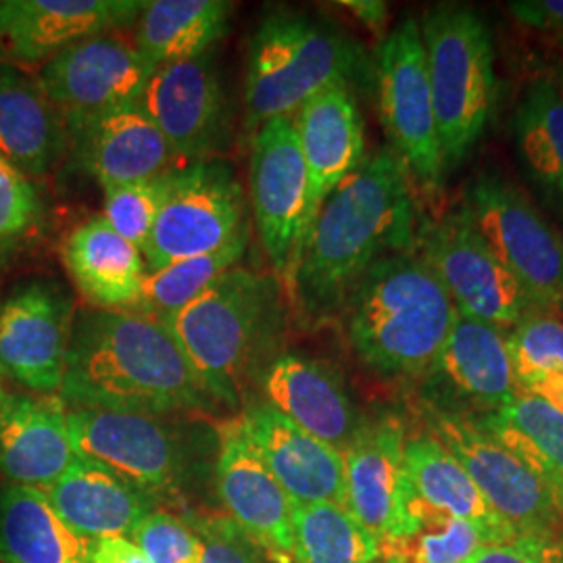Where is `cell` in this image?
Returning <instances> with one entry per match:
<instances>
[{
	"instance_id": "cell-30",
	"label": "cell",
	"mask_w": 563,
	"mask_h": 563,
	"mask_svg": "<svg viewBox=\"0 0 563 563\" xmlns=\"http://www.w3.org/2000/svg\"><path fill=\"white\" fill-rule=\"evenodd\" d=\"M0 563H90V541L60 518L44 490L4 483Z\"/></svg>"
},
{
	"instance_id": "cell-25",
	"label": "cell",
	"mask_w": 563,
	"mask_h": 563,
	"mask_svg": "<svg viewBox=\"0 0 563 563\" xmlns=\"http://www.w3.org/2000/svg\"><path fill=\"white\" fill-rule=\"evenodd\" d=\"M46 499L84 539L128 537L159 504L111 467L80 455L59 481L44 488Z\"/></svg>"
},
{
	"instance_id": "cell-24",
	"label": "cell",
	"mask_w": 563,
	"mask_h": 563,
	"mask_svg": "<svg viewBox=\"0 0 563 563\" xmlns=\"http://www.w3.org/2000/svg\"><path fill=\"white\" fill-rule=\"evenodd\" d=\"M311 186V223L323 201L365 162L363 121L349 84H336L292 115Z\"/></svg>"
},
{
	"instance_id": "cell-33",
	"label": "cell",
	"mask_w": 563,
	"mask_h": 563,
	"mask_svg": "<svg viewBox=\"0 0 563 563\" xmlns=\"http://www.w3.org/2000/svg\"><path fill=\"white\" fill-rule=\"evenodd\" d=\"M522 163L551 201L563 207V95L551 80H534L514 118Z\"/></svg>"
},
{
	"instance_id": "cell-17",
	"label": "cell",
	"mask_w": 563,
	"mask_h": 563,
	"mask_svg": "<svg viewBox=\"0 0 563 563\" xmlns=\"http://www.w3.org/2000/svg\"><path fill=\"white\" fill-rule=\"evenodd\" d=\"M405 439L397 416L363 418L362 428L342 453L346 509L380 544L401 541L418 526L405 476Z\"/></svg>"
},
{
	"instance_id": "cell-10",
	"label": "cell",
	"mask_w": 563,
	"mask_h": 563,
	"mask_svg": "<svg viewBox=\"0 0 563 563\" xmlns=\"http://www.w3.org/2000/svg\"><path fill=\"white\" fill-rule=\"evenodd\" d=\"M430 432L457 457L486 504L516 534H558L563 516L537 474L476 416L430 405Z\"/></svg>"
},
{
	"instance_id": "cell-42",
	"label": "cell",
	"mask_w": 563,
	"mask_h": 563,
	"mask_svg": "<svg viewBox=\"0 0 563 563\" xmlns=\"http://www.w3.org/2000/svg\"><path fill=\"white\" fill-rule=\"evenodd\" d=\"M467 563H563V532L518 534L505 543H486Z\"/></svg>"
},
{
	"instance_id": "cell-8",
	"label": "cell",
	"mask_w": 563,
	"mask_h": 563,
	"mask_svg": "<svg viewBox=\"0 0 563 563\" xmlns=\"http://www.w3.org/2000/svg\"><path fill=\"white\" fill-rule=\"evenodd\" d=\"M460 209L541 311L563 307V236L514 184L481 174L465 188Z\"/></svg>"
},
{
	"instance_id": "cell-48",
	"label": "cell",
	"mask_w": 563,
	"mask_h": 563,
	"mask_svg": "<svg viewBox=\"0 0 563 563\" xmlns=\"http://www.w3.org/2000/svg\"><path fill=\"white\" fill-rule=\"evenodd\" d=\"M555 84H558V88H560V92H562L563 95V71L562 74H560V78H558V81H555Z\"/></svg>"
},
{
	"instance_id": "cell-16",
	"label": "cell",
	"mask_w": 563,
	"mask_h": 563,
	"mask_svg": "<svg viewBox=\"0 0 563 563\" xmlns=\"http://www.w3.org/2000/svg\"><path fill=\"white\" fill-rule=\"evenodd\" d=\"M71 299L53 282H27L0 301V372L36 395L60 390L74 332Z\"/></svg>"
},
{
	"instance_id": "cell-2",
	"label": "cell",
	"mask_w": 563,
	"mask_h": 563,
	"mask_svg": "<svg viewBox=\"0 0 563 563\" xmlns=\"http://www.w3.org/2000/svg\"><path fill=\"white\" fill-rule=\"evenodd\" d=\"M59 399L67 409L220 411L167 325L139 309H97L76 318Z\"/></svg>"
},
{
	"instance_id": "cell-15",
	"label": "cell",
	"mask_w": 563,
	"mask_h": 563,
	"mask_svg": "<svg viewBox=\"0 0 563 563\" xmlns=\"http://www.w3.org/2000/svg\"><path fill=\"white\" fill-rule=\"evenodd\" d=\"M141 104L176 159H218L230 142V109L213 53L157 67Z\"/></svg>"
},
{
	"instance_id": "cell-6",
	"label": "cell",
	"mask_w": 563,
	"mask_h": 563,
	"mask_svg": "<svg viewBox=\"0 0 563 563\" xmlns=\"http://www.w3.org/2000/svg\"><path fill=\"white\" fill-rule=\"evenodd\" d=\"M420 32L446 174L465 162L493 115L495 48L483 18L465 4L430 7Z\"/></svg>"
},
{
	"instance_id": "cell-43",
	"label": "cell",
	"mask_w": 563,
	"mask_h": 563,
	"mask_svg": "<svg viewBox=\"0 0 563 563\" xmlns=\"http://www.w3.org/2000/svg\"><path fill=\"white\" fill-rule=\"evenodd\" d=\"M507 9L532 30L563 34V0H516Z\"/></svg>"
},
{
	"instance_id": "cell-27",
	"label": "cell",
	"mask_w": 563,
	"mask_h": 563,
	"mask_svg": "<svg viewBox=\"0 0 563 563\" xmlns=\"http://www.w3.org/2000/svg\"><path fill=\"white\" fill-rule=\"evenodd\" d=\"M67 151L65 120L38 80L0 65V155L25 176H46Z\"/></svg>"
},
{
	"instance_id": "cell-39",
	"label": "cell",
	"mask_w": 563,
	"mask_h": 563,
	"mask_svg": "<svg viewBox=\"0 0 563 563\" xmlns=\"http://www.w3.org/2000/svg\"><path fill=\"white\" fill-rule=\"evenodd\" d=\"M41 218L38 186L0 155V260L36 230Z\"/></svg>"
},
{
	"instance_id": "cell-11",
	"label": "cell",
	"mask_w": 563,
	"mask_h": 563,
	"mask_svg": "<svg viewBox=\"0 0 563 563\" xmlns=\"http://www.w3.org/2000/svg\"><path fill=\"white\" fill-rule=\"evenodd\" d=\"M378 95L388 148L401 159L411 180L437 195L446 174L416 18L402 20L384 38L378 53Z\"/></svg>"
},
{
	"instance_id": "cell-13",
	"label": "cell",
	"mask_w": 563,
	"mask_h": 563,
	"mask_svg": "<svg viewBox=\"0 0 563 563\" xmlns=\"http://www.w3.org/2000/svg\"><path fill=\"white\" fill-rule=\"evenodd\" d=\"M416 249L443 282L460 316L509 330L526 316L541 311L490 253L462 209L422 223Z\"/></svg>"
},
{
	"instance_id": "cell-40",
	"label": "cell",
	"mask_w": 563,
	"mask_h": 563,
	"mask_svg": "<svg viewBox=\"0 0 563 563\" xmlns=\"http://www.w3.org/2000/svg\"><path fill=\"white\" fill-rule=\"evenodd\" d=\"M148 563H199L201 541L190 522L165 509H155L130 534Z\"/></svg>"
},
{
	"instance_id": "cell-26",
	"label": "cell",
	"mask_w": 563,
	"mask_h": 563,
	"mask_svg": "<svg viewBox=\"0 0 563 563\" xmlns=\"http://www.w3.org/2000/svg\"><path fill=\"white\" fill-rule=\"evenodd\" d=\"M462 399L497 411L520 393L509 355L507 330L460 316L430 369Z\"/></svg>"
},
{
	"instance_id": "cell-38",
	"label": "cell",
	"mask_w": 563,
	"mask_h": 563,
	"mask_svg": "<svg viewBox=\"0 0 563 563\" xmlns=\"http://www.w3.org/2000/svg\"><path fill=\"white\" fill-rule=\"evenodd\" d=\"M165 172L157 178L141 181H128L102 188V218L120 236L132 242L134 246L144 249L148 241L155 220L159 216L165 188H167Z\"/></svg>"
},
{
	"instance_id": "cell-7",
	"label": "cell",
	"mask_w": 563,
	"mask_h": 563,
	"mask_svg": "<svg viewBox=\"0 0 563 563\" xmlns=\"http://www.w3.org/2000/svg\"><path fill=\"white\" fill-rule=\"evenodd\" d=\"M355 67L357 46L334 27L295 13L265 18L249 44V128L292 118L325 88L349 84Z\"/></svg>"
},
{
	"instance_id": "cell-5",
	"label": "cell",
	"mask_w": 563,
	"mask_h": 563,
	"mask_svg": "<svg viewBox=\"0 0 563 563\" xmlns=\"http://www.w3.org/2000/svg\"><path fill=\"white\" fill-rule=\"evenodd\" d=\"M78 453L111 467L157 504L190 507L216 497L220 430L192 416L67 409ZM218 499V497H216Z\"/></svg>"
},
{
	"instance_id": "cell-4",
	"label": "cell",
	"mask_w": 563,
	"mask_h": 563,
	"mask_svg": "<svg viewBox=\"0 0 563 563\" xmlns=\"http://www.w3.org/2000/svg\"><path fill=\"white\" fill-rule=\"evenodd\" d=\"M346 336L369 369L390 378L430 374L457 309L418 251L374 263L342 305Z\"/></svg>"
},
{
	"instance_id": "cell-44",
	"label": "cell",
	"mask_w": 563,
	"mask_h": 563,
	"mask_svg": "<svg viewBox=\"0 0 563 563\" xmlns=\"http://www.w3.org/2000/svg\"><path fill=\"white\" fill-rule=\"evenodd\" d=\"M90 563H148L128 537H104L90 541Z\"/></svg>"
},
{
	"instance_id": "cell-47",
	"label": "cell",
	"mask_w": 563,
	"mask_h": 563,
	"mask_svg": "<svg viewBox=\"0 0 563 563\" xmlns=\"http://www.w3.org/2000/svg\"><path fill=\"white\" fill-rule=\"evenodd\" d=\"M4 397H7V390H4V384H2V372H0V407H2V402H4Z\"/></svg>"
},
{
	"instance_id": "cell-12",
	"label": "cell",
	"mask_w": 563,
	"mask_h": 563,
	"mask_svg": "<svg viewBox=\"0 0 563 563\" xmlns=\"http://www.w3.org/2000/svg\"><path fill=\"white\" fill-rule=\"evenodd\" d=\"M251 202L263 251L290 286L311 228V186L292 118L265 121L251 151Z\"/></svg>"
},
{
	"instance_id": "cell-14",
	"label": "cell",
	"mask_w": 563,
	"mask_h": 563,
	"mask_svg": "<svg viewBox=\"0 0 563 563\" xmlns=\"http://www.w3.org/2000/svg\"><path fill=\"white\" fill-rule=\"evenodd\" d=\"M155 69L134 41L113 32L65 48L42 67L38 84L59 109L71 139L88 121L141 104Z\"/></svg>"
},
{
	"instance_id": "cell-36",
	"label": "cell",
	"mask_w": 563,
	"mask_h": 563,
	"mask_svg": "<svg viewBox=\"0 0 563 563\" xmlns=\"http://www.w3.org/2000/svg\"><path fill=\"white\" fill-rule=\"evenodd\" d=\"M411 509L418 518L416 530L401 541L383 544L384 563H467L488 543L474 523L428 509L413 497Z\"/></svg>"
},
{
	"instance_id": "cell-46",
	"label": "cell",
	"mask_w": 563,
	"mask_h": 563,
	"mask_svg": "<svg viewBox=\"0 0 563 563\" xmlns=\"http://www.w3.org/2000/svg\"><path fill=\"white\" fill-rule=\"evenodd\" d=\"M522 390L541 397L543 401L553 405L558 411L563 413V374H544L541 378L526 384Z\"/></svg>"
},
{
	"instance_id": "cell-32",
	"label": "cell",
	"mask_w": 563,
	"mask_h": 563,
	"mask_svg": "<svg viewBox=\"0 0 563 563\" xmlns=\"http://www.w3.org/2000/svg\"><path fill=\"white\" fill-rule=\"evenodd\" d=\"M481 422L520 457L551 493L563 516V413L522 390Z\"/></svg>"
},
{
	"instance_id": "cell-29",
	"label": "cell",
	"mask_w": 563,
	"mask_h": 563,
	"mask_svg": "<svg viewBox=\"0 0 563 563\" xmlns=\"http://www.w3.org/2000/svg\"><path fill=\"white\" fill-rule=\"evenodd\" d=\"M63 263L81 295L101 309H125L141 301L146 276L142 251L102 216L71 230L63 242Z\"/></svg>"
},
{
	"instance_id": "cell-19",
	"label": "cell",
	"mask_w": 563,
	"mask_h": 563,
	"mask_svg": "<svg viewBox=\"0 0 563 563\" xmlns=\"http://www.w3.org/2000/svg\"><path fill=\"white\" fill-rule=\"evenodd\" d=\"M216 497L272 563H295L292 499L272 476L239 420L220 428Z\"/></svg>"
},
{
	"instance_id": "cell-21",
	"label": "cell",
	"mask_w": 563,
	"mask_h": 563,
	"mask_svg": "<svg viewBox=\"0 0 563 563\" xmlns=\"http://www.w3.org/2000/svg\"><path fill=\"white\" fill-rule=\"evenodd\" d=\"M236 420L292 504L346 507L344 457L339 449L305 432L260 399L246 402Z\"/></svg>"
},
{
	"instance_id": "cell-31",
	"label": "cell",
	"mask_w": 563,
	"mask_h": 563,
	"mask_svg": "<svg viewBox=\"0 0 563 563\" xmlns=\"http://www.w3.org/2000/svg\"><path fill=\"white\" fill-rule=\"evenodd\" d=\"M230 15L223 0H153L139 15L134 44L153 67L197 59L222 41Z\"/></svg>"
},
{
	"instance_id": "cell-9",
	"label": "cell",
	"mask_w": 563,
	"mask_h": 563,
	"mask_svg": "<svg viewBox=\"0 0 563 563\" xmlns=\"http://www.w3.org/2000/svg\"><path fill=\"white\" fill-rule=\"evenodd\" d=\"M246 225V201L232 167L220 159L188 163L167 174L165 199L142 249L146 272L213 253Z\"/></svg>"
},
{
	"instance_id": "cell-1",
	"label": "cell",
	"mask_w": 563,
	"mask_h": 563,
	"mask_svg": "<svg viewBox=\"0 0 563 563\" xmlns=\"http://www.w3.org/2000/svg\"><path fill=\"white\" fill-rule=\"evenodd\" d=\"M411 184L401 159L380 148L323 201L288 286L307 322H323L342 311L374 263L416 251L420 225Z\"/></svg>"
},
{
	"instance_id": "cell-20",
	"label": "cell",
	"mask_w": 563,
	"mask_h": 563,
	"mask_svg": "<svg viewBox=\"0 0 563 563\" xmlns=\"http://www.w3.org/2000/svg\"><path fill=\"white\" fill-rule=\"evenodd\" d=\"M253 399L272 405L290 422L341 453L363 423L341 372L297 351H282L265 365Z\"/></svg>"
},
{
	"instance_id": "cell-35",
	"label": "cell",
	"mask_w": 563,
	"mask_h": 563,
	"mask_svg": "<svg viewBox=\"0 0 563 563\" xmlns=\"http://www.w3.org/2000/svg\"><path fill=\"white\" fill-rule=\"evenodd\" d=\"M246 246L249 228H244L236 239L213 253L188 257L146 272L142 280L141 301L134 309L157 320L178 313L190 302L197 301L225 272L236 267L246 253Z\"/></svg>"
},
{
	"instance_id": "cell-34",
	"label": "cell",
	"mask_w": 563,
	"mask_h": 563,
	"mask_svg": "<svg viewBox=\"0 0 563 563\" xmlns=\"http://www.w3.org/2000/svg\"><path fill=\"white\" fill-rule=\"evenodd\" d=\"M295 563H380L383 544L344 505L292 504Z\"/></svg>"
},
{
	"instance_id": "cell-23",
	"label": "cell",
	"mask_w": 563,
	"mask_h": 563,
	"mask_svg": "<svg viewBox=\"0 0 563 563\" xmlns=\"http://www.w3.org/2000/svg\"><path fill=\"white\" fill-rule=\"evenodd\" d=\"M69 151L74 163L102 188L157 178L174 169L176 159L142 104L88 121L71 134Z\"/></svg>"
},
{
	"instance_id": "cell-22",
	"label": "cell",
	"mask_w": 563,
	"mask_h": 563,
	"mask_svg": "<svg viewBox=\"0 0 563 563\" xmlns=\"http://www.w3.org/2000/svg\"><path fill=\"white\" fill-rule=\"evenodd\" d=\"M80 457L59 397L7 393L0 407V476L44 490Z\"/></svg>"
},
{
	"instance_id": "cell-3",
	"label": "cell",
	"mask_w": 563,
	"mask_h": 563,
	"mask_svg": "<svg viewBox=\"0 0 563 563\" xmlns=\"http://www.w3.org/2000/svg\"><path fill=\"white\" fill-rule=\"evenodd\" d=\"M220 409L242 411L265 365L280 351V282L236 265L197 301L163 318Z\"/></svg>"
},
{
	"instance_id": "cell-28",
	"label": "cell",
	"mask_w": 563,
	"mask_h": 563,
	"mask_svg": "<svg viewBox=\"0 0 563 563\" xmlns=\"http://www.w3.org/2000/svg\"><path fill=\"white\" fill-rule=\"evenodd\" d=\"M405 476L416 504L474 523L488 543L518 537L486 504L462 463L430 430L405 439Z\"/></svg>"
},
{
	"instance_id": "cell-37",
	"label": "cell",
	"mask_w": 563,
	"mask_h": 563,
	"mask_svg": "<svg viewBox=\"0 0 563 563\" xmlns=\"http://www.w3.org/2000/svg\"><path fill=\"white\" fill-rule=\"evenodd\" d=\"M509 355L520 388L544 374H563V322L543 311L507 330Z\"/></svg>"
},
{
	"instance_id": "cell-18",
	"label": "cell",
	"mask_w": 563,
	"mask_h": 563,
	"mask_svg": "<svg viewBox=\"0 0 563 563\" xmlns=\"http://www.w3.org/2000/svg\"><path fill=\"white\" fill-rule=\"evenodd\" d=\"M144 0H0V65H46L76 42L139 20Z\"/></svg>"
},
{
	"instance_id": "cell-41",
	"label": "cell",
	"mask_w": 563,
	"mask_h": 563,
	"mask_svg": "<svg viewBox=\"0 0 563 563\" xmlns=\"http://www.w3.org/2000/svg\"><path fill=\"white\" fill-rule=\"evenodd\" d=\"M201 541L199 563H265L262 547L223 514L184 516Z\"/></svg>"
},
{
	"instance_id": "cell-45",
	"label": "cell",
	"mask_w": 563,
	"mask_h": 563,
	"mask_svg": "<svg viewBox=\"0 0 563 563\" xmlns=\"http://www.w3.org/2000/svg\"><path fill=\"white\" fill-rule=\"evenodd\" d=\"M342 7L351 11L357 20L365 23L372 30H383L384 23L388 20V7L386 2L378 0H344Z\"/></svg>"
}]
</instances>
